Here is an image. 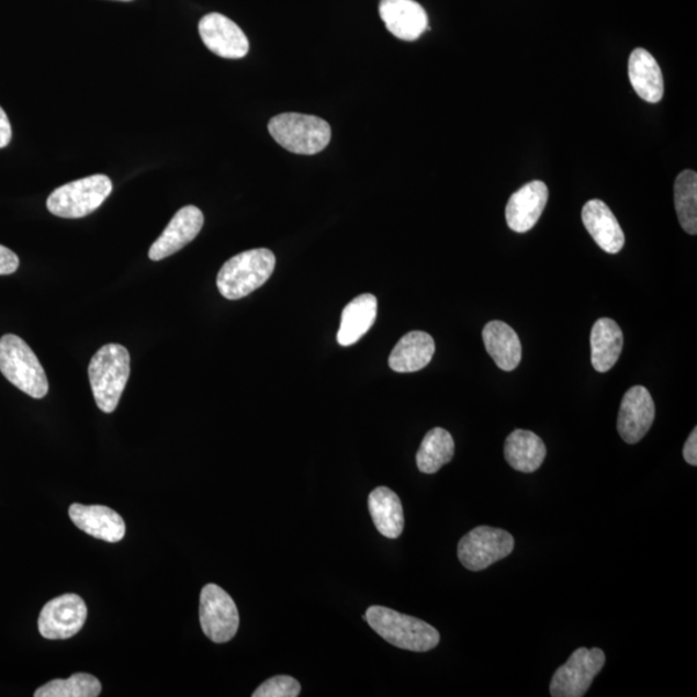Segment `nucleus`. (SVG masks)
I'll return each instance as SVG.
<instances>
[{"label": "nucleus", "instance_id": "f257e3e1", "mask_svg": "<svg viewBox=\"0 0 697 697\" xmlns=\"http://www.w3.org/2000/svg\"><path fill=\"white\" fill-rule=\"evenodd\" d=\"M131 373L128 350L120 344H108L98 350L88 366L94 401L105 414L114 413Z\"/></svg>", "mask_w": 697, "mask_h": 697}, {"label": "nucleus", "instance_id": "f03ea898", "mask_svg": "<svg viewBox=\"0 0 697 697\" xmlns=\"http://www.w3.org/2000/svg\"><path fill=\"white\" fill-rule=\"evenodd\" d=\"M366 621L387 643L395 648L427 652L436 649L440 636L430 623L403 615L383 606H372L366 612Z\"/></svg>", "mask_w": 697, "mask_h": 697}, {"label": "nucleus", "instance_id": "7ed1b4c3", "mask_svg": "<svg viewBox=\"0 0 697 697\" xmlns=\"http://www.w3.org/2000/svg\"><path fill=\"white\" fill-rule=\"evenodd\" d=\"M276 268L270 249H249L227 260L217 276V289L227 300L244 299L269 281Z\"/></svg>", "mask_w": 697, "mask_h": 697}, {"label": "nucleus", "instance_id": "20e7f679", "mask_svg": "<svg viewBox=\"0 0 697 697\" xmlns=\"http://www.w3.org/2000/svg\"><path fill=\"white\" fill-rule=\"evenodd\" d=\"M0 372L32 398L42 400L48 394V379L38 357L16 335L0 339Z\"/></svg>", "mask_w": 697, "mask_h": 697}, {"label": "nucleus", "instance_id": "39448f33", "mask_svg": "<svg viewBox=\"0 0 697 697\" xmlns=\"http://www.w3.org/2000/svg\"><path fill=\"white\" fill-rule=\"evenodd\" d=\"M271 137L285 150L314 156L325 150L331 142V126L319 116L285 113L269 122Z\"/></svg>", "mask_w": 697, "mask_h": 697}, {"label": "nucleus", "instance_id": "423d86ee", "mask_svg": "<svg viewBox=\"0 0 697 697\" xmlns=\"http://www.w3.org/2000/svg\"><path fill=\"white\" fill-rule=\"evenodd\" d=\"M112 190L108 176L93 175L57 188L47 200V209L57 217L82 218L97 211Z\"/></svg>", "mask_w": 697, "mask_h": 697}, {"label": "nucleus", "instance_id": "0eeeda50", "mask_svg": "<svg viewBox=\"0 0 697 697\" xmlns=\"http://www.w3.org/2000/svg\"><path fill=\"white\" fill-rule=\"evenodd\" d=\"M515 538L509 532L490 526L475 527L459 542V560L469 571H483L515 550Z\"/></svg>", "mask_w": 697, "mask_h": 697}, {"label": "nucleus", "instance_id": "6e6552de", "mask_svg": "<svg viewBox=\"0 0 697 697\" xmlns=\"http://www.w3.org/2000/svg\"><path fill=\"white\" fill-rule=\"evenodd\" d=\"M606 664L605 652L600 649H577L566 664L558 667L550 695L553 697H583Z\"/></svg>", "mask_w": 697, "mask_h": 697}, {"label": "nucleus", "instance_id": "1a4fd4ad", "mask_svg": "<svg viewBox=\"0 0 697 697\" xmlns=\"http://www.w3.org/2000/svg\"><path fill=\"white\" fill-rule=\"evenodd\" d=\"M200 619L203 633L215 643L236 637L239 614L236 602L218 585H205L201 593Z\"/></svg>", "mask_w": 697, "mask_h": 697}, {"label": "nucleus", "instance_id": "9d476101", "mask_svg": "<svg viewBox=\"0 0 697 697\" xmlns=\"http://www.w3.org/2000/svg\"><path fill=\"white\" fill-rule=\"evenodd\" d=\"M87 606L77 594L49 600L40 615V632L47 640H68L79 633L87 619Z\"/></svg>", "mask_w": 697, "mask_h": 697}, {"label": "nucleus", "instance_id": "9b49d317", "mask_svg": "<svg viewBox=\"0 0 697 697\" xmlns=\"http://www.w3.org/2000/svg\"><path fill=\"white\" fill-rule=\"evenodd\" d=\"M655 420V403L644 386L630 387L621 401L618 431L628 445H636L648 435Z\"/></svg>", "mask_w": 697, "mask_h": 697}, {"label": "nucleus", "instance_id": "f8f14e48", "mask_svg": "<svg viewBox=\"0 0 697 697\" xmlns=\"http://www.w3.org/2000/svg\"><path fill=\"white\" fill-rule=\"evenodd\" d=\"M200 34L205 47L220 57L241 58L248 54L246 34L224 14H205L200 22Z\"/></svg>", "mask_w": 697, "mask_h": 697}, {"label": "nucleus", "instance_id": "ddd939ff", "mask_svg": "<svg viewBox=\"0 0 697 697\" xmlns=\"http://www.w3.org/2000/svg\"><path fill=\"white\" fill-rule=\"evenodd\" d=\"M204 224L202 211L195 205H187L173 216L160 237L149 249V258L160 261L179 252L201 233Z\"/></svg>", "mask_w": 697, "mask_h": 697}, {"label": "nucleus", "instance_id": "4468645a", "mask_svg": "<svg viewBox=\"0 0 697 697\" xmlns=\"http://www.w3.org/2000/svg\"><path fill=\"white\" fill-rule=\"evenodd\" d=\"M549 190L542 181H531L510 196L505 209L506 223L513 232L527 233L538 224L547 207Z\"/></svg>", "mask_w": 697, "mask_h": 697}, {"label": "nucleus", "instance_id": "2eb2a0df", "mask_svg": "<svg viewBox=\"0 0 697 697\" xmlns=\"http://www.w3.org/2000/svg\"><path fill=\"white\" fill-rule=\"evenodd\" d=\"M379 12L387 31L398 40L414 42L428 31L427 11L415 0H381Z\"/></svg>", "mask_w": 697, "mask_h": 697}, {"label": "nucleus", "instance_id": "dca6fc26", "mask_svg": "<svg viewBox=\"0 0 697 697\" xmlns=\"http://www.w3.org/2000/svg\"><path fill=\"white\" fill-rule=\"evenodd\" d=\"M69 516L79 530L92 538L119 542L126 535V524L113 509L104 505L72 504Z\"/></svg>", "mask_w": 697, "mask_h": 697}, {"label": "nucleus", "instance_id": "f3484780", "mask_svg": "<svg viewBox=\"0 0 697 697\" xmlns=\"http://www.w3.org/2000/svg\"><path fill=\"white\" fill-rule=\"evenodd\" d=\"M583 224L596 244L607 254H619L626 245V236L612 211L605 202H586L582 212Z\"/></svg>", "mask_w": 697, "mask_h": 697}, {"label": "nucleus", "instance_id": "a211bd4d", "mask_svg": "<svg viewBox=\"0 0 697 697\" xmlns=\"http://www.w3.org/2000/svg\"><path fill=\"white\" fill-rule=\"evenodd\" d=\"M484 347L498 369L516 370L522 359V344L515 329L502 321L487 323L482 333Z\"/></svg>", "mask_w": 697, "mask_h": 697}, {"label": "nucleus", "instance_id": "6ab92c4d", "mask_svg": "<svg viewBox=\"0 0 697 697\" xmlns=\"http://www.w3.org/2000/svg\"><path fill=\"white\" fill-rule=\"evenodd\" d=\"M629 79L638 97L656 104L664 97V78L655 57L649 50L636 48L629 57Z\"/></svg>", "mask_w": 697, "mask_h": 697}, {"label": "nucleus", "instance_id": "aec40b11", "mask_svg": "<svg viewBox=\"0 0 697 697\" xmlns=\"http://www.w3.org/2000/svg\"><path fill=\"white\" fill-rule=\"evenodd\" d=\"M436 353V342L432 337L423 331H413L403 336L395 345L389 366L395 372H417L427 367Z\"/></svg>", "mask_w": 697, "mask_h": 697}, {"label": "nucleus", "instance_id": "412c9836", "mask_svg": "<svg viewBox=\"0 0 697 697\" xmlns=\"http://www.w3.org/2000/svg\"><path fill=\"white\" fill-rule=\"evenodd\" d=\"M378 317V299L370 293L356 297L344 307L337 341L350 347L370 331Z\"/></svg>", "mask_w": 697, "mask_h": 697}, {"label": "nucleus", "instance_id": "4be33fe9", "mask_svg": "<svg viewBox=\"0 0 697 697\" xmlns=\"http://www.w3.org/2000/svg\"><path fill=\"white\" fill-rule=\"evenodd\" d=\"M504 457L517 472L533 473L544 462L547 447L535 432L517 429L505 440Z\"/></svg>", "mask_w": 697, "mask_h": 697}, {"label": "nucleus", "instance_id": "5701e85b", "mask_svg": "<svg viewBox=\"0 0 697 697\" xmlns=\"http://www.w3.org/2000/svg\"><path fill=\"white\" fill-rule=\"evenodd\" d=\"M623 345V335L618 323L610 318H600L592 328L591 347L594 370L605 373L619 361Z\"/></svg>", "mask_w": 697, "mask_h": 697}, {"label": "nucleus", "instance_id": "b1692460", "mask_svg": "<svg viewBox=\"0 0 697 697\" xmlns=\"http://www.w3.org/2000/svg\"><path fill=\"white\" fill-rule=\"evenodd\" d=\"M369 509L373 525L387 539H397L405 528V515L401 498L393 490L378 487L369 496Z\"/></svg>", "mask_w": 697, "mask_h": 697}, {"label": "nucleus", "instance_id": "393cba45", "mask_svg": "<svg viewBox=\"0 0 697 697\" xmlns=\"http://www.w3.org/2000/svg\"><path fill=\"white\" fill-rule=\"evenodd\" d=\"M454 442L449 431L435 428L424 437L416 454L418 471L435 474L453 459Z\"/></svg>", "mask_w": 697, "mask_h": 697}, {"label": "nucleus", "instance_id": "a878e982", "mask_svg": "<svg viewBox=\"0 0 697 697\" xmlns=\"http://www.w3.org/2000/svg\"><path fill=\"white\" fill-rule=\"evenodd\" d=\"M674 204L682 229L696 236L697 233V175L686 170L674 183Z\"/></svg>", "mask_w": 697, "mask_h": 697}, {"label": "nucleus", "instance_id": "bb28decb", "mask_svg": "<svg viewBox=\"0 0 697 697\" xmlns=\"http://www.w3.org/2000/svg\"><path fill=\"white\" fill-rule=\"evenodd\" d=\"M101 682L87 673L72 674L68 679H54L40 687L35 697H98Z\"/></svg>", "mask_w": 697, "mask_h": 697}, {"label": "nucleus", "instance_id": "cd10ccee", "mask_svg": "<svg viewBox=\"0 0 697 697\" xmlns=\"http://www.w3.org/2000/svg\"><path fill=\"white\" fill-rule=\"evenodd\" d=\"M301 686L295 678L290 676H277L270 678L256 689L254 697H297Z\"/></svg>", "mask_w": 697, "mask_h": 697}, {"label": "nucleus", "instance_id": "c85d7f7f", "mask_svg": "<svg viewBox=\"0 0 697 697\" xmlns=\"http://www.w3.org/2000/svg\"><path fill=\"white\" fill-rule=\"evenodd\" d=\"M20 267L19 256L0 245V276L13 274Z\"/></svg>", "mask_w": 697, "mask_h": 697}, {"label": "nucleus", "instance_id": "c756f323", "mask_svg": "<svg viewBox=\"0 0 697 697\" xmlns=\"http://www.w3.org/2000/svg\"><path fill=\"white\" fill-rule=\"evenodd\" d=\"M12 138V127L2 106H0V149L5 148Z\"/></svg>", "mask_w": 697, "mask_h": 697}, {"label": "nucleus", "instance_id": "7c9ffc66", "mask_svg": "<svg viewBox=\"0 0 697 697\" xmlns=\"http://www.w3.org/2000/svg\"><path fill=\"white\" fill-rule=\"evenodd\" d=\"M684 458L689 465H697V429L695 428L689 435L684 447Z\"/></svg>", "mask_w": 697, "mask_h": 697}, {"label": "nucleus", "instance_id": "2f4dec72", "mask_svg": "<svg viewBox=\"0 0 697 697\" xmlns=\"http://www.w3.org/2000/svg\"><path fill=\"white\" fill-rule=\"evenodd\" d=\"M121 2H131V0H121Z\"/></svg>", "mask_w": 697, "mask_h": 697}]
</instances>
